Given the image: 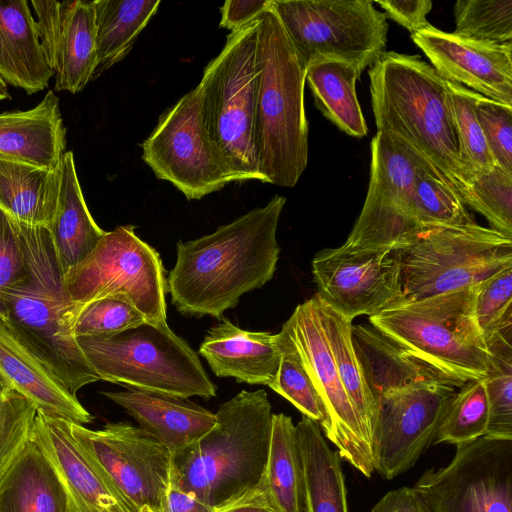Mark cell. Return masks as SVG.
<instances>
[{
  "label": "cell",
  "instance_id": "obj_1",
  "mask_svg": "<svg viewBox=\"0 0 512 512\" xmlns=\"http://www.w3.org/2000/svg\"><path fill=\"white\" fill-rule=\"evenodd\" d=\"M286 198L270 201L213 233L177 243L167 290L184 315L220 318L240 297L269 282L280 254L277 227Z\"/></svg>",
  "mask_w": 512,
  "mask_h": 512
},
{
  "label": "cell",
  "instance_id": "obj_2",
  "mask_svg": "<svg viewBox=\"0 0 512 512\" xmlns=\"http://www.w3.org/2000/svg\"><path fill=\"white\" fill-rule=\"evenodd\" d=\"M377 132L409 150L468 206L470 189L445 80L418 55L383 52L369 70Z\"/></svg>",
  "mask_w": 512,
  "mask_h": 512
},
{
  "label": "cell",
  "instance_id": "obj_3",
  "mask_svg": "<svg viewBox=\"0 0 512 512\" xmlns=\"http://www.w3.org/2000/svg\"><path fill=\"white\" fill-rule=\"evenodd\" d=\"M216 424L172 455L170 486L219 508L254 486L267 461L272 412L265 390H243L223 403Z\"/></svg>",
  "mask_w": 512,
  "mask_h": 512
},
{
  "label": "cell",
  "instance_id": "obj_4",
  "mask_svg": "<svg viewBox=\"0 0 512 512\" xmlns=\"http://www.w3.org/2000/svg\"><path fill=\"white\" fill-rule=\"evenodd\" d=\"M258 22L254 143L261 182L294 187L308 163L306 70L270 5Z\"/></svg>",
  "mask_w": 512,
  "mask_h": 512
},
{
  "label": "cell",
  "instance_id": "obj_5",
  "mask_svg": "<svg viewBox=\"0 0 512 512\" xmlns=\"http://www.w3.org/2000/svg\"><path fill=\"white\" fill-rule=\"evenodd\" d=\"M20 224V223H19ZM27 279L8 296L1 319L73 395L100 379L67 323L68 296L51 234L20 224Z\"/></svg>",
  "mask_w": 512,
  "mask_h": 512
},
{
  "label": "cell",
  "instance_id": "obj_6",
  "mask_svg": "<svg viewBox=\"0 0 512 512\" xmlns=\"http://www.w3.org/2000/svg\"><path fill=\"white\" fill-rule=\"evenodd\" d=\"M479 284L402 300L370 316V324L408 356L460 388L487 376L489 349L474 311Z\"/></svg>",
  "mask_w": 512,
  "mask_h": 512
},
{
  "label": "cell",
  "instance_id": "obj_7",
  "mask_svg": "<svg viewBox=\"0 0 512 512\" xmlns=\"http://www.w3.org/2000/svg\"><path fill=\"white\" fill-rule=\"evenodd\" d=\"M258 31L257 18L231 32L197 85L203 127L230 182L262 180L254 143Z\"/></svg>",
  "mask_w": 512,
  "mask_h": 512
},
{
  "label": "cell",
  "instance_id": "obj_8",
  "mask_svg": "<svg viewBox=\"0 0 512 512\" xmlns=\"http://www.w3.org/2000/svg\"><path fill=\"white\" fill-rule=\"evenodd\" d=\"M101 380L182 398L216 396L198 355L167 325L148 321L116 334L77 338Z\"/></svg>",
  "mask_w": 512,
  "mask_h": 512
},
{
  "label": "cell",
  "instance_id": "obj_9",
  "mask_svg": "<svg viewBox=\"0 0 512 512\" xmlns=\"http://www.w3.org/2000/svg\"><path fill=\"white\" fill-rule=\"evenodd\" d=\"M63 280L71 331L87 305L114 296L128 300L148 322L167 323V280L162 260L135 234L132 225L106 232L95 248L64 274Z\"/></svg>",
  "mask_w": 512,
  "mask_h": 512
},
{
  "label": "cell",
  "instance_id": "obj_10",
  "mask_svg": "<svg viewBox=\"0 0 512 512\" xmlns=\"http://www.w3.org/2000/svg\"><path fill=\"white\" fill-rule=\"evenodd\" d=\"M396 255L403 300H416L479 284L512 266V237L476 222L441 226Z\"/></svg>",
  "mask_w": 512,
  "mask_h": 512
},
{
  "label": "cell",
  "instance_id": "obj_11",
  "mask_svg": "<svg viewBox=\"0 0 512 512\" xmlns=\"http://www.w3.org/2000/svg\"><path fill=\"white\" fill-rule=\"evenodd\" d=\"M297 57L306 70L337 60L360 74L385 52L388 24L370 0H271Z\"/></svg>",
  "mask_w": 512,
  "mask_h": 512
},
{
  "label": "cell",
  "instance_id": "obj_12",
  "mask_svg": "<svg viewBox=\"0 0 512 512\" xmlns=\"http://www.w3.org/2000/svg\"><path fill=\"white\" fill-rule=\"evenodd\" d=\"M419 167L423 169L403 145L384 133H376L371 141L370 181L365 202L342 248L396 251L423 234L414 202Z\"/></svg>",
  "mask_w": 512,
  "mask_h": 512
},
{
  "label": "cell",
  "instance_id": "obj_13",
  "mask_svg": "<svg viewBox=\"0 0 512 512\" xmlns=\"http://www.w3.org/2000/svg\"><path fill=\"white\" fill-rule=\"evenodd\" d=\"M282 328L322 402L325 414L320 425L322 432L342 459L370 478L374 472L371 438L338 375L316 295L299 304Z\"/></svg>",
  "mask_w": 512,
  "mask_h": 512
},
{
  "label": "cell",
  "instance_id": "obj_14",
  "mask_svg": "<svg viewBox=\"0 0 512 512\" xmlns=\"http://www.w3.org/2000/svg\"><path fill=\"white\" fill-rule=\"evenodd\" d=\"M447 466L426 470L414 488L430 512H512V439L457 444Z\"/></svg>",
  "mask_w": 512,
  "mask_h": 512
},
{
  "label": "cell",
  "instance_id": "obj_15",
  "mask_svg": "<svg viewBox=\"0 0 512 512\" xmlns=\"http://www.w3.org/2000/svg\"><path fill=\"white\" fill-rule=\"evenodd\" d=\"M141 148L155 176L188 200H199L230 183L203 127L198 86L161 114Z\"/></svg>",
  "mask_w": 512,
  "mask_h": 512
},
{
  "label": "cell",
  "instance_id": "obj_16",
  "mask_svg": "<svg viewBox=\"0 0 512 512\" xmlns=\"http://www.w3.org/2000/svg\"><path fill=\"white\" fill-rule=\"evenodd\" d=\"M75 441L88 458L138 511L158 512L170 487L172 454L157 438L127 422L100 430L69 422Z\"/></svg>",
  "mask_w": 512,
  "mask_h": 512
},
{
  "label": "cell",
  "instance_id": "obj_17",
  "mask_svg": "<svg viewBox=\"0 0 512 512\" xmlns=\"http://www.w3.org/2000/svg\"><path fill=\"white\" fill-rule=\"evenodd\" d=\"M455 392L446 382L426 381L379 395L371 433L374 472L392 480L412 468L433 444Z\"/></svg>",
  "mask_w": 512,
  "mask_h": 512
},
{
  "label": "cell",
  "instance_id": "obj_18",
  "mask_svg": "<svg viewBox=\"0 0 512 512\" xmlns=\"http://www.w3.org/2000/svg\"><path fill=\"white\" fill-rule=\"evenodd\" d=\"M312 274L318 299L352 321L403 300L400 266L393 250L324 249L312 260Z\"/></svg>",
  "mask_w": 512,
  "mask_h": 512
},
{
  "label": "cell",
  "instance_id": "obj_19",
  "mask_svg": "<svg viewBox=\"0 0 512 512\" xmlns=\"http://www.w3.org/2000/svg\"><path fill=\"white\" fill-rule=\"evenodd\" d=\"M411 39L445 81L512 106V43L478 41L432 25Z\"/></svg>",
  "mask_w": 512,
  "mask_h": 512
},
{
  "label": "cell",
  "instance_id": "obj_20",
  "mask_svg": "<svg viewBox=\"0 0 512 512\" xmlns=\"http://www.w3.org/2000/svg\"><path fill=\"white\" fill-rule=\"evenodd\" d=\"M32 437L59 477L73 512H137L79 447L69 421L37 411Z\"/></svg>",
  "mask_w": 512,
  "mask_h": 512
},
{
  "label": "cell",
  "instance_id": "obj_21",
  "mask_svg": "<svg viewBox=\"0 0 512 512\" xmlns=\"http://www.w3.org/2000/svg\"><path fill=\"white\" fill-rule=\"evenodd\" d=\"M0 372L36 411L85 425L93 416L0 318Z\"/></svg>",
  "mask_w": 512,
  "mask_h": 512
},
{
  "label": "cell",
  "instance_id": "obj_22",
  "mask_svg": "<svg viewBox=\"0 0 512 512\" xmlns=\"http://www.w3.org/2000/svg\"><path fill=\"white\" fill-rule=\"evenodd\" d=\"M199 353L218 377L267 386L281 358L277 334L243 330L226 319L208 331Z\"/></svg>",
  "mask_w": 512,
  "mask_h": 512
},
{
  "label": "cell",
  "instance_id": "obj_23",
  "mask_svg": "<svg viewBox=\"0 0 512 512\" xmlns=\"http://www.w3.org/2000/svg\"><path fill=\"white\" fill-rule=\"evenodd\" d=\"M102 394L123 407L140 428L157 438L172 455L216 424L215 413L187 398L135 389Z\"/></svg>",
  "mask_w": 512,
  "mask_h": 512
},
{
  "label": "cell",
  "instance_id": "obj_24",
  "mask_svg": "<svg viewBox=\"0 0 512 512\" xmlns=\"http://www.w3.org/2000/svg\"><path fill=\"white\" fill-rule=\"evenodd\" d=\"M65 147L66 130L53 91L31 109L0 114V155L54 169Z\"/></svg>",
  "mask_w": 512,
  "mask_h": 512
},
{
  "label": "cell",
  "instance_id": "obj_25",
  "mask_svg": "<svg viewBox=\"0 0 512 512\" xmlns=\"http://www.w3.org/2000/svg\"><path fill=\"white\" fill-rule=\"evenodd\" d=\"M53 76L29 3L0 0V77L32 95L44 90Z\"/></svg>",
  "mask_w": 512,
  "mask_h": 512
},
{
  "label": "cell",
  "instance_id": "obj_26",
  "mask_svg": "<svg viewBox=\"0 0 512 512\" xmlns=\"http://www.w3.org/2000/svg\"><path fill=\"white\" fill-rule=\"evenodd\" d=\"M0 512H73L59 477L32 434L0 475Z\"/></svg>",
  "mask_w": 512,
  "mask_h": 512
},
{
  "label": "cell",
  "instance_id": "obj_27",
  "mask_svg": "<svg viewBox=\"0 0 512 512\" xmlns=\"http://www.w3.org/2000/svg\"><path fill=\"white\" fill-rule=\"evenodd\" d=\"M60 185L61 163L50 169L0 155V209L16 222L50 228Z\"/></svg>",
  "mask_w": 512,
  "mask_h": 512
},
{
  "label": "cell",
  "instance_id": "obj_28",
  "mask_svg": "<svg viewBox=\"0 0 512 512\" xmlns=\"http://www.w3.org/2000/svg\"><path fill=\"white\" fill-rule=\"evenodd\" d=\"M48 229L63 274L81 262L106 233L87 207L72 151L64 152L61 158L58 207Z\"/></svg>",
  "mask_w": 512,
  "mask_h": 512
},
{
  "label": "cell",
  "instance_id": "obj_29",
  "mask_svg": "<svg viewBox=\"0 0 512 512\" xmlns=\"http://www.w3.org/2000/svg\"><path fill=\"white\" fill-rule=\"evenodd\" d=\"M296 426L304 478V512H348L345 478L337 450L318 423L303 416Z\"/></svg>",
  "mask_w": 512,
  "mask_h": 512
},
{
  "label": "cell",
  "instance_id": "obj_30",
  "mask_svg": "<svg viewBox=\"0 0 512 512\" xmlns=\"http://www.w3.org/2000/svg\"><path fill=\"white\" fill-rule=\"evenodd\" d=\"M352 341L375 400L387 391L420 382L442 381L451 385L443 377L408 356L371 324L353 325Z\"/></svg>",
  "mask_w": 512,
  "mask_h": 512
},
{
  "label": "cell",
  "instance_id": "obj_31",
  "mask_svg": "<svg viewBox=\"0 0 512 512\" xmlns=\"http://www.w3.org/2000/svg\"><path fill=\"white\" fill-rule=\"evenodd\" d=\"M274 512H304V478L296 426L283 413L272 414L271 436L261 478Z\"/></svg>",
  "mask_w": 512,
  "mask_h": 512
},
{
  "label": "cell",
  "instance_id": "obj_32",
  "mask_svg": "<svg viewBox=\"0 0 512 512\" xmlns=\"http://www.w3.org/2000/svg\"><path fill=\"white\" fill-rule=\"evenodd\" d=\"M360 75L353 65L337 60L313 63L305 71L316 107L341 131L357 138L368 133L356 94Z\"/></svg>",
  "mask_w": 512,
  "mask_h": 512
},
{
  "label": "cell",
  "instance_id": "obj_33",
  "mask_svg": "<svg viewBox=\"0 0 512 512\" xmlns=\"http://www.w3.org/2000/svg\"><path fill=\"white\" fill-rule=\"evenodd\" d=\"M97 68L93 1L76 0L62 29L55 55L57 91L76 94L94 79Z\"/></svg>",
  "mask_w": 512,
  "mask_h": 512
},
{
  "label": "cell",
  "instance_id": "obj_34",
  "mask_svg": "<svg viewBox=\"0 0 512 512\" xmlns=\"http://www.w3.org/2000/svg\"><path fill=\"white\" fill-rule=\"evenodd\" d=\"M160 3V0H93L97 50L94 79L130 52Z\"/></svg>",
  "mask_w": 512,
  "mask_h": 512
},
{
  "label": "cell",
  "instance_id": "obj_35",
  "mask_svg": "<svg viewBox=\"0 0 512 512\" xmlns=\"http://www.w3.org/2000/svg\"><path fill=\"white\" fill-rule=\"evenodd\" d=\"M317 297V296H316ZM321 323L342 385L371 438L377 403L366 382L352 341V320L324 305L317 297Z\"/></svg>",
  "mask_w": 512,
  "mask_h": 512
},
{
  "label": "cell",
  "instance_id": "obj_36",
  "mask_svg": "<svg viewBox=\"0 0 512 512\" xmlns=\"http://www.w3.org/2000/svg\"><path fill=\"white\" fill-rule=\"evenodd\" d=\"M489 349L485 391L488 403L486 436L512 439V329L486 341Z\"/></svg>",
  "mask_w": 512,
  "mask_h": 512
},
{
  "label": "cell",
  "instance_id": "obj_37",
  "mask_svg": "<svg viewBox=\"0 0 512 512\" xmlns=\"http://www.w3.org/2000/svg\"><path fill=\"white\" fill-rule=\"evenodd\" d=\"M445 83L456 130L459 158L471 185L477 177L491 171L496 164L476 116L475 92L457 83Z\"/></svg>",
  "mask_w": 512,
  "mask_h": 512
},
{
  "label": "cell",
  "instance_id": "obj_38",
  "mask_svg": "<svg viewBox=\"0 0 512 512\" xmlns=\"http://www.w3.org/2000/svg\"><path fill=\"white\" fill-rule=\"evenodd\" d=\"M484 379L468 381L455 392L433 444L457 445L486 435L488 403Z\"/></svg>",
  "mask_w": 512,
  "mask_h": 512
},
{
  "label": "cell",
  "instance_id": "obj_39",
  "mask_svg": "<svg viewBox=\"0 0 512 512\" xmlns=\"http://www.w3.org/2000/svg\"><path fill=\"white\" fill-rule=\"evenodd\" d=\"M453 33L495 44L512 43V0H458Z\"/></svg>",
  "mask_w": 512,
  "mask_h": 512
},
{
  "label": "cell",
  "instance_id": "obj_40",
  "mask_svg": "<svg viewBox=\"0 0 512 512\" xmlns=\"http://www.w3.org/2000/svg\"><path fill=\"white\" fill-rule=\"evenodd\" d=\"M414 202L423 233L436 227L475 222L458 196L421 167L416 171Z\"/></svg>",
  "mask_w": 512,
  "mask_h": 512
},
{
  "label": "cell",
  "instance_id": "obj_41",
  "mask_svg": "<svg viewBox=\"0 0 512 512\" xmlns=\"http://www.w3.org/2000/svg\"><path fill=\"white\" fill-rule=\"evenodd\" d=\"M277 338L281 358L277 375L268 386L320 426L325 414L314 385L283 328L277 333Z\"/></svg>",
  "mask_w": 512,
  "mask_h": 512
},
{
  "label": "cell",
  "instance_id": "obj_42",
  "mask_svg": "<svg viewBox=\"0 0 512 512\" xmlns=\"http://www.w3.org/2000/svg\"><path fill=\"white\" fill-rule=\"evenodd\" d=\"M468 206L483 215L490 228L512 237V173L495 166L477 177Z\"/></svg>",
  "mask_w": 512,
  "mask_h": 512
},
{
  "label": "cell",
  "instance_id": "obj_43",
  "mask_svg": "<svg viewBox=\"0 0 512 512\" xmlns=\"http://www.w3.org/2000/svg\"><path fill=\"white\" fill-rule=\"evenodd\" d=\"M474 311L485 341L512 329V266L478 285Z\"/></svg>",
  "mask_w": 512,
  "mask_h": 512
},
{
  "label": "cell",
  "instance_id": "obj_44",
  "mask_svg": "<svg viewBox=\"0 0 512 512\" xmlns=\"http://www.w3.org/2000/svg\"><path fill=\"white\" fill-rule=\"evenodd\" d=\"M146 321L143 314L125 298L107 297L90 303L81 311L72 334L76 339L112 335Z\"/></svg>",
  "mask_w": 512,
  "mask_h": 512
},
{
  "label": "cell",
  "instance_id": "obj_45",
  "mask_svg": "<svg viewBox=\"0 0 512 512\" xmlns=\"http://www.w3.org/2000/svg\"><path fill=\"white\" fill-rule=\"evenodd\" d=\"M36 412L13 389L0 395V475L31 437Z\"/></svg>",
  "mask_w": 512,
  "mask_h": 512
},
{
  "label": "cell",
  "instance_id": "obj_46",
  "mask_svg": "<svg viewBox=\"0 0 512 512\" xmlns=\"http://www.w3.org/2000/svg\"><path fill=\"white\" fill-rule=\"evenodd\" d=\"M474 108L496 166L512 173V106L475 92Z\"/></svg>",
  "mask_w": 512,
  "mask_h": 512
},
{
  "label": "cell",
  "instance_id": "obj_47",
  "mask_svg": "<svg viewBox=\"0 0 512 512\" xmlns=\"http://www.w3.org/2000/svg\"><path fill=\"white\" fill-rule=\"evenodd\" d=\"M28 275L20 224L0 209V318L8 296Z\"/></svg>",
  "mask_w": 512,
  "mask_h": 512
},
{
  "label": "cell",
  "instance_id": "obj_48",
  "mask_svg": "<svg viewBox=\"0 0 512 512\" xmlns=\"http://www.w3.org/2000/svg\"><path fill=\"white\" fill-rule=\"evenodd\" d=\"M75 3L76 0L31 1L40 45L45 59L52 70L54 68L57 44L62 29Z\"/></svg>",
  "mask_w": 512,
  "mask_h": 512
},
{
  "label": "cell",
  "instance_id": "obj_49",
  "mask_svg": "<svg viewBox=\"0 0 512 512\" xmlns=\"http://www.w3.org/2000/svg\"><path fill=\"white\" fill-rule=\"evenodd\" d=\"M385 11V17L397 22L411 34L429 27L426 16L432 10L430 0H383L375 1Z\"/></svg>",
  "mask_w": 512,
  "mask_h": 512
},
{
  "label": "cell",
  "instance_id": "obj_50",
  "mask_svg": "<svg viewBox=\"0 0 512 512\" xmlns=\"http://www.w3.org/2000/svg\"><path fill=\"white\" fill-rule=\"evenodd\" d=\"M271 0H228L220 8L219 27L235 32L250 24L269 7Z\"/></svg>",
  "mask_w": 512,
  "mask_h": 512
},
{
  "label": "cell",
  "instance_id": "obj_51",
  "mask_svg": "<svg viewBox=\"0 0 512 512\" xmlns=\"http://www.w3.org/2000/svg\"><path fill=\"white\" fill-rule=\"evenodd\" d=\"M370 512H430L425 501L413 487L387 492Z\"/></svg>",
  "mask_w": 512,
  "mask_h": 512
},
{
  "label": "cell",
  "instance_id": "obj_52",
  "mask_svg": "<svg viewBox=\"0 0 512 512\" xmlns=\"http://www.w3.org/2000/svg\"><path fill=\"white\" fill-rule=\"evenodd\" d=\"M158 512H218V508L202 502L192 494L170 486Z\"/></svg>",
  "mask_w": 512,
  "mask_h": 512
},
{
  "label": "cell",
  "instance_id": "obj_53",
  "mask_svg": "<svg viewBox=\"0 0 512 512\" xmlns=\"http://www.w3.org/2000/svg\"><path fill=\"white\" fill-rule=\"evenodd\" d=\"M218 512H274L268 502L261 481L236 498L235 500L219 507Z\"/></svg>",
  "mask_w": 512,
  "mask_h": 512
},
{
  "label": "cell",
  "instance_id": "obj_54",
  "mask_svg": "<svg viewBox=\"0 0 512 512\" xmlns=\"http://www.w3.org/2000/svg\"><path fill=\"white\" fill-rule=\"evenodd\" d=\"M5 99H10V94L7 83L0 77V102Z\"/></svg>",
  "mask_w": 512,
  "mask_h": 512
},
{
  "label": "cell",
  "instance_id": "obj_55",
  "mask_svg": "<svg viewBox=\"0 0 512 512\" xmlns=\"http://www.w3.org/2000/svg\"><path fill=\"white\" fill-rule=\"evenodd\" d=\"M9 389H12L11 386L0 372V395Z\"/></svg>",
  "mask_w": 512,
  "mask_h": 512
},
{
  "label": "cell",
  "instance_id": "obj_56",
  "mask_svg": "<svg viewBox=\"0 0 512 512\" xmlns=\"http://www.w3.org/2000/svg\"><path fill=\"white\" fill-rule=\"evenodd\" d=\"M137 512H153V511L148 506H143Z\"/></svg>",
  "mask_w": 512,
  "mask_h": 512
}]
</instances>
